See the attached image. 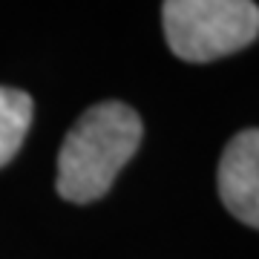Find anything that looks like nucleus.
Masks as SVG:
<instances>
[{
	"instance_id": "f257e3e1",
	"label": "nucleus",
	"mask_w": 259,
	"mask_h": 259,
	"mask_svg": "<svg viewBox=\"0 0 259 259\" xmlns=\"http://www.w3.org/2000/svg\"><path fill=\"white\" fill-rule=\"evenodd\" d=\"M139 112L121 101L95 104L75 121L58 153V196L72 204L101 199L141 144Z\"/></svg>"
},
{
	"instance_id": "f03ea898",
	"label": "nucleus",
	"mask_w": 259,
	"mask_h": 259,
	"mask_svg": "<svg viewBox=\"0 0 259 259\" xmlns=\"http://www.w3.org/2000/svg\"><path fill=\"white\" fill-rule=\"evenodd\" d=\"M161 23L173 55L207 64L256 40L259 6L253 0H164Z\"/></svg>"
},
{
	"instance_id": "7ed1b4c3",
	"label": "nucleus",
	"mask_w": 259,
	"mask_h": 259,
	"mask_svg": "<svg viewBox=\"0 0 259 259\" xmlns=\"http://www.w3.org/2000/svg\"><path fill=\"white\" fill-rule=\"evenodd\" d=\"M222 204L259 231V130H242L228 141L219 161Z\"/></svg>"
},
{
	"instance_id": "20e7f679",
	"label": "nucleus",
	"mask_w": 259,
	"mask_h": 259,
	"mask_svg": "<svg viewBox=\"0 0 259 259\" xmlns=\"http://www.w3.org/2000/svg\"><path fill=\"white\" fill-rule=\"evenodd\" d=\"M32 98L23 90L0 87V167L18 156L32 124Z\"/></svg>"
}]
</instances>
